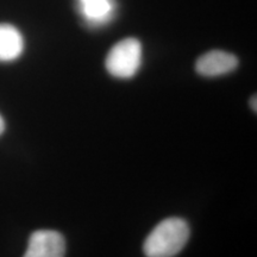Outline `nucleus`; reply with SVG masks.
I'll return each instance as SVG.
<instances>
[{
    "label": "nucleus",
    "mask_w": 257,
    "mask_h": 257,
    "mask_svg": "<svg viewBox=\"0 0 257 257\" xmlns=\"http://www.w3.org/2000/svg\"><path fill=\"white\" fill-rule=\"evenodd\" d=\"M189 238V226L182 218H167L154 227L143 244L147 257H174Z\"/></svg>",
    "instance_id": "nucleus-1"
},
{
    "label": "nucleus",
    "mask_w": 257,
    "mask_h": 257,
    "mask_svg": "<svg viewBox=\"0 0 257 257\" xmlns=\"http://www.w3.org/2000/svg\"><path fill=\"white\" fill-rule=\"evenodd\" d=\"M142 63V44L136 38H124L112 47L105 66L112 76L130 79L137 74Z\"/></svg>",
    "instance_id": "nucleus-2"
},
{
    "label": "nucleus",
    "mask_w": 257,
    "mask_h": 257,
    "mask_svg": "<svg viewBox=\"0 0 257 257\" xmlns=\"http://www.w3.org/2000/svg\"><path fill=\"white\" fill-rule=\"evenodd\" d=\"M66 240L54 230H37L29 238L23 257H64Z\"/></svg>",
    "instance_id": "nucleus-3"
},
{
    "label": "nucleus",
    "mask_w": 257,
    "mask_h": 257,
    "mask_svg": "<svg viewBox=\"0 0 257 257\" xmlns=\"http://www.w3.org/2000/svg\"><path fill=\"white\" fill-rule=\"evenodd\" d=\"M238 63V59L233 54L223 50H211L199 57L195 69L202 76L213 78L233 72Z\"/></svg>",
    "instance_id": "nucleus-4"
},
{
    "label": "nucleus",
    "mask_w": 257,
    "mask_h": 257,
    "mask_svg": "<svg viewBox=\"0 0 257 257\" xmlns=\"http://www.w3.org/2000/svg\"><path fill=\"white\" fill-rule=\"evenodd\" d=\"M24 38L14 25L0 24V62L17 60L23 54Z\"/></svg>",
    "instance_id": "nucleus-5"
},
{
    "label": "nucleus",
    "mask_w": 257,
    "mask_h": 257,
    "mask_svg": "<svg viewBox=\"0 0 257 257\" xmlns=\"http://www.w3.org/2000/svg\"><path fill=\"white\" fill-rule=\"evenodd\" d=\"M79 4L83 17L92 24L106 23L113 12L112 0H79Z\"/></svg>",
    "instance_id": "nucleus-6"
},
{
    "label": "nucleus",
    "mask_w": 257,
    "mask_h": 257,
    "mask_svg": "<svg viewBox=\"0 0 257 257\" xmlns=\"http://www.w3.org/2000/svg\"><path fill=\"white\" fill-rule=\"evenodd\" d=\"M256 95H253L251 99H250V106H251V108L253 110V112L257 111V106H256Z\"/></svg>",
    "instance_id": "nucleus-7"
},
{
    "label": "nucleus",
    "mask_w": 257,
    "mask_h": 257,
    "mask_svg": "<svg viewBox=\"0 0 257 257\" xmlns=\"http://www.w3.org/2000/svg\"><path fill=\"white\" fill-rule=\"evenodd\" d=\"M5 131V121H4V118L2 117V114H0V135Z\"/></svg>",
    "instance_id": "nucleus-8"
}]
</instances>
